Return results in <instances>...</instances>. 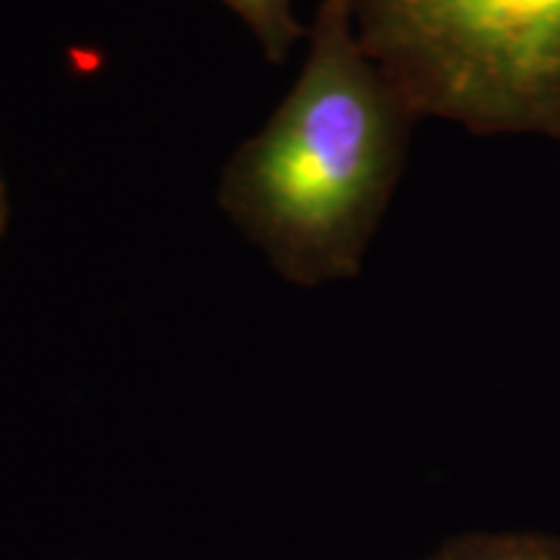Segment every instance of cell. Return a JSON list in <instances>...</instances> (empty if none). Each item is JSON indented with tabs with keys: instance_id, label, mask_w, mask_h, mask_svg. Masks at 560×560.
<instances>
[{
	"instance_id": "cell-5",
	"label": "cell",
	"mask_w": 560,
	"mask_h": 560,
	"mask_svg": "<svg viewBox=\"0 0 560 560\" xmlns=\"http://www.w3.org/2000/svg\"><path fill=\"white\" fill-rule=\"evenodd\" d=\"M3 215H5V202H3V187H0V226H3Z\"/></svg>"
},
{
	"instance_id": "cell-2",
	"label": "cell",
	"mask_w": 560,
	"mask_h": 560,
	"mask_svg": "<svg viewBox=\"0 0 560 560\" xmlns=\"http://www.w3.org/2000/svg\"><path fill=\"white\" fill-rule=\"evenodd\" d=\"M350 13L416 120L560 138V0H350Z\"/></svg>"
},
{
	"instance_id": "cell-3",
	"label": "cell",
	"mask_w": 560,
	"mask_h": 560,
	"mask_svg": "<svg viewBox=\"0 0 560 560\" xmlns=\"http://www.w3.org/2000/svg\"><path fill=\"white\" fill-rule=\"evenodd\" d=\"M244 21L270 62L289 60L293 45L310 34L293 16L291 0H219Z\"/></svg>"
},
{
	"instance_id": "cell-1",
	"label": "cell",
	"mask_w": 560,
	"mask_h": 560,
	"mask_svg": "<svg viewBox=\"0 0 560 560\" xmlns=\"http://www.w3.org/2000/svg\"><path fill=\"white\" fill-rule=\"evenodd\" d=\"M412 122L363 50L350 0H322L304 68L223 166L219 206L289 283L355 278L400 179Z\"/></svg>"
},
{
	"instance_id": "cell-4",
	"label": "cell",
	"mask_w": 560,
	"mask_h": 560,
	"mask_svg": "<svg viewBox=\"0 0 560 560\" xmlns=\"http://www.w3.org/2000/svg\"><path fill=\"white\" fill-rule=\"evenodd\" d=\"M423 560H560V537L459 535Z\"/></svg>"
}]
</instances>
